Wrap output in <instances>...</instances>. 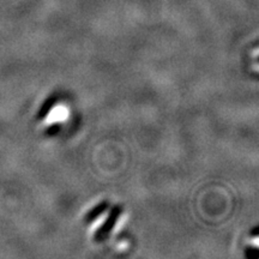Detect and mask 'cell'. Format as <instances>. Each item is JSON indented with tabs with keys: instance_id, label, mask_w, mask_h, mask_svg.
<instances>
[{
	"instance_id": "obj_1",
	"label": "cell",
	"mask_w": 259,
	"mask_h": 259,
	"mask_svg": "<svg viewBox=\"0 0 259 259\" xmlns=\"http://www.w3.org/2000/svg\"><path fill=\"white\" fill-rule=\"evenodd\" d=\"M121 213H122V206L115 205L114 208L109 211L108 216L106 218L105 222L102 223V226L95 232V234H94V240L96 242H101L103 240H106V239L109 236V234L112 233L113 228L116 226V223H118Z\"/></svg>"
},
{
	"instance_id": "obj_2",
	"label": "cell",
	"mask_w": 259,
	"mask_h": 259,
	"mask_svg": "<svg viewBox=\"0 0 259 259\" xmlns=\"http://www.w3.org/2000/svg\"><path fill=\"white\" fill-rule=\"evenodd\" d=\"M108 208H109V203L107 202V200H102L101 203H99L96 206H94V208L90 210L88 213H87L84 220H85L87 223L95 222L96 220L100 218V216L103 215V213L108 210Z\"/></svg>"
},
{
	"instance_id": "obj_3",
	"label": "cell",
	"mask_w": 259,
	"mask_h": 259,
	"mask_svg": "<svg viewBox=\"0 0 259 259\" xmlns=\"http://www.w3.org/2000/svg\"><path fill=\"white\" fill-rule=\"evenodd\" d=\"M57 101H58V99L56 96L48 97L46 101L42 103L41 108L38 109L37 115H36L37 120H44V119H46L48 114L52 112V109L54 108V106L57 105Z\"/></svg>"
},
{
	"instance_id": "obj_4",
	"label": "cell",
	"mask_w": 259,
	"mask_h": 259,
	"mask_svg": "<svg viewBox=\"0 0 259 259\" xmlns=\"http://www.w3.org/2000/svg\"><path fill=\"white\" fill-rule=\"evenodd\" d=\"M60 128H61L60 124H53L51 125L46 131H45V134H46V136H48V137H52V136L58 135V132L60 131Z\"/></svg>"
}]
</instances>
